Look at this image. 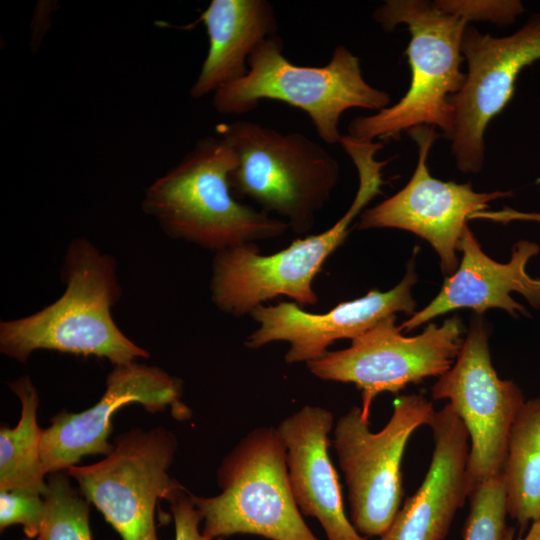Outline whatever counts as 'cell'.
Wrapping results in <instances>:
<instances>
[{
    "label": "cell",
    "instance_id": "83f0119b",
    "mask_svg": "<svg viewBox=\"0 0 540 540\" xmlns=\"http://www.w3.org/2000/svg\"><path fill=\"white\" fill-rule=\"evenodd\" d=\"M504 540H540V519L531 523V526L524 537L514 538L513 529H508Z\"/></svg>",
    "mask_w": 540,
    "mask_h": 540
},
{
    "label": "cell",
    "instance_id": "8fae6325",
    "mask_svg": "<svg viewBox=\"0 0 540 540\" xmlns=\"http://www.w3.org/2000/svg\"><path fill=\"white\" fill-rule=\"evenodd\" d=\"M488 336L487 325L476 318L453 365L431 388L432 399L448 400L468 432L470 492L502 472L511 428L525 402L513 381L499 378Z\"/></svg>",
    "mask_w": 540,
    "mask_h": 540
},
{
    "label": "cell",
    "instance_id": "5b68a950",
    "mask_svg": "<svg viewBox=\"0 0 540 540\" xmlns=\"http://www.w3.org/2000/svg\"><path fill=\"white\" fill-rule=\"evenodd\" d=\"M279 35L262 41L248 59V72L213 95L221 114L241 115L255 109L260 100L286 103L304 111L321 140L340 143L339 122L353 108L380 111L390 104V95L371 86L363 77L360 59L338 45L324 66H300L283 55Z\"/></svg>",
    "mask_w": 540,
    "mask_h": 540
},
{
    "label": "cell",
    "instance_id": "cb8c5ba5",
    "mask_svg": "<svg viewBox=\"0 0 540 540\" xmlns=\"http://www.w3.org/2000/svg\"><path fill=\"white\" fill-rule=\"evenodd\" d=\"M44 512L40 493L28 490L0 491V530L21 524L27 538L37 537Z\"/></svg>",
    "mask_w": 540,
    "mask_h": 540
},
{
    "label": "cell",
    "instance_id": "d4e9b609",
    "mask_svg": "<svg viewBox=\"0 0 540 540\" xmlns=\"http://www.w3.org/2000/svg\"><path fill=\"white\" fill-rule=\"evenodd\" d=\"M434 4L466 22L489 21L497 25L513 23L524 10L522 3L515 0H437Z\"/></svg>",
    "mask_w": 540,
    "mask_h": 540
},
{
    "label": "cell",
    "instance_id": "ba28073f",
    "mask_svg": "<svg viewBox=\"0 0 540 540\" xmlns=\"http://www.w3.org/2000/svg\"><path fill=\"white\" fill-rule=\"evenodd\" d=\"M435 410L423 395H401L379 432L369 428L361 407L353 406L334 427L333 446L348 489L351 523L364 536H383L403 497L401 463L409 438L430 425Z\"/></svg>",
    "mask_w": 540,
    "mask_h": 540
},
{
    "label": "cell",
    "instance_id": "30bf717a",
    "mask_svg": "<svg viewBox=\"0 0 540 540\" xmlns=\"http://www.w3.org/2000/svg\"><path fill=\"white\" fill-rule=\"evenodd\" d=\"M395 315L352 340L343 350L328 351L308 362L316 377L352 383L361 391V410L369 419L371 405L381 393H398L409 384L441 376L453 365L462 347L463 326L457 316L441 325L428 324L416 336H404Z\"/></svg>",
    "mask_w": 540,
    "mask_h": 540
},
{
    "label": "cell",
    "instance_id": "ac0fdd59",
    "mask_svg": "<svg viewBox=\"0 0 540 540\" xmlns=\"http://www.w3.org/2000/svg\"><path fill=\"white\" fill-rule=\"evenodd\" d=\"M333 414L307 405L276 428L286 450L288 477L303 515L315 517L327 540H367L348 520L337 472L330 460Z\"/></svg>",
    "mask_w": 540,
    "mask_h": 540
},
{
    "label": "cell",
    "instance_id": "3957f363",
    "mask_svg": "<svg viewBox=\"0 0 540 540\" xmlns=\"http://www.w3.org/2000/svg\"><path fill=\"white\" fill-rule=\"evenodd\" d=\"M236 165L220 137L201 139L146 188L142 208L169 237L215 252L280 237L290 229L284 220L234 197L229 177Z\"/></svg>",
    "mask_w": 540,
    "mask_h": 540
},
{
    "label": "cell",
    "instance_id": "4fadbf2b",
    "mask_svg": "<svg viewBox=\"0 0 540 540\" xmlns=\"http://www.w3.org/2000/svg\"><path fill=\"white\" fill-rule=\"evenodd\" d=\"M418 145V162L409 182L396 194L360 214L358 228H396L426 240L440 258L444 275L458 265V244L474 213L484 211L495 199L511 192H475L470 183L442 181L430 175L427 157L440 136L434 127L419 126L408 131Z\"/></svg>",
    "mask_w": 540,
    "mask_h": 540
},
{
    "label": "cell",
    "instance_id": "484cf974",
    "mask_svg": "<svg viewBox=\"0 0 540 540\" xmlns=\"http://www.w3.org/2000/svg\"><path fill=\"white\" fill-rule=\"evenodd\" d=\"M175 525V540H224L210 539L202 534L199 525L202 515L195 507L191 493L185 489L178 490L168 500Z\"/></svg>",
    "mask_w": 540,
    "mask_h": 540
},
{
    "label": "cell",
    "instance_id": "ffe728a7",
    "mask_svg": "<svg viewBox=\"0 0 540 540\" xmlns=\"http://www.w3.org/2000/svg\"><path fill=\"white\" fill-rule=\"evenodd\" d=\"M501 475L508 515L524 530L540 519V397L522 405L511 428Z\"/></svg>",
    "mask_w": 540,
    "mask_h": 540
},
{
    "label": "cell",
    "instance_id": "4316f807",
    "mask_svg": "<svg viewBox=\"0 0 540 540\" xmlns=\"http://www.w3.org/2000/svg\"><path fill=\"white\" fill-rule=\"evenodd\" d=\"M473 219H486L499 223L511 221H535L540 222V213L520 212L511 208H504L499 211H480L473 215Z\"/></svg>",
    "mask_w": 540,
    "mask_h": 540
},
{
    "label": "cell",
    "instance_id": "5bb4252c",
    "mask_svg": "<svg viewBox=\"0 0 540 540\" xmlns=\"http://www.w3.org/2000/svg\"><path fill=\"white\" fill-rule=\"evenodd\" d=\"M182 393V381L159 367L136 361L115 365L96 404L78 413H58L43 429L40 457L45 474L66 471L85 456H107L113 449L108 441L112 416L124 405L139 403L151 413L170 408L176 420H187L191 411Z\"/></svg>",
    "mask_w": 540,
    "mask_h": 540
},
{
    "label": "cell",
    "instance_id": "277c9868",
    "mask_svg": "<svg viewBox=\"0 0 540 540\" xmlns=\"http://www.w3.org/2000/svg\"><path fill=\"white\" fill-rule=\"evenodd\" d=\"M373 17L388 31L399 24L407 26L410 86L394 105L351 120L347 135L366 141L398 140L412 128L437 126L450 138L454 109L449 98L465 81L466 74L460 69L464 59L461 44L468 22L424 0H387Z\"/></svg>",
    "mask_w": 540,
    "mask_h": 540
},
{
    "label": "cell",
    "instance_id": "52a82bcc",
    "mask_svg": "<svg viewBox=\"0 0 540 540\" xmlns=\"http://www.w3.org/2000/svg\"><path fill=\"white\" fill-rule=\"evenodd\" d=\"M212 497L191 493L210 539L234 534L270 540H318L293 497L286 450L275 428L250 431L223 459Z\"/></svg>",
    "mask_w": 540,
    "mask_h": 540
},
{
    "label": "cell",
    "instance_id": "2e32d148",
    "mask_svg": "<svg viewBox=\"0 0 540 540\" xmlns=\"http://www.w3.org/2000/svg\"><path fill=\"white\" fill-rule=\"evenodd\" d=\"M462 259L456 271L445 278L439 293L423 309L399 325L411 331L437 316L468 308L477 314L489 309H502L512 316L527 314L512 293L521 294L534 308H540V278L527 272L530 259L540 251L538 244L520 240L512 248L507 263H500L484 253L467 226L458 244Z\"/></svg>",
    "mask_w": 540,
    "mask_h": 540
},
{
    "label": "cell",
    "instance_id": "f1b7e54d",
    "mask_svg": "<svg viewBox=\"0 0 540 540\" xmlns=\"http://www.w3.org/2000/svg\"><path fill=\"white\" fill-rule=\"evenodd\" d=\"M380 540V539H379Z\"/></svg>",
    "mask_w": 540,
    "mask_h": 540
},
{
    "label": "cell",
    "instance_id": "7402d4cb",
    "mask_svg": "<svg viewBox=\"0 0 540 540\" xmlns=\"http://www.w3.org/2000/svg\"><path fill=\"white\" fill-rule=\"evenodd\" d=\"M49 475L39 533L22 540H92L90 502L71 485L66 472Z\"/></svg>",
    "mask_w": 540,
    "mask_h": 540
},
{
    "label": "cell",
    "instance_id": "e0dca14e",
    "mask_svg": "<svg viewBox=\"0 0 540 540\" xmlns=\"http://www.w3.org/2000/svg\"><path fill=\"white\" fill-rule=\"evenodd\" d=\"M434 450L426 476L380 540H444L469 497L468 432L447 403L430 423Z\"/></svg>",
    "mask_w": 540,
    "mask_h": 540
},
{
    "label": "cell",
    "instance_id": "9a60e30c",
    "mask_svg": "<svg viewBox=\"0 0 540 540\" xmlns=\"http://www.w3.org/2000/svg\"><path fill=\"white\" fill-rule=\"evenodd\" d=\"M414 261L411 260L403 279L387 291L371 290L366 295L339 303L326 313L303 310L294 302L260 305L251 313L258 328L245 340L250 349H258L276 341H286L284 356L288 364L321 358L328 347L339 339H355L382 320L398 312L412 316L416 302L411 289L416 283Z\"/></svg>",
    "mask_w": 540,
    "mask_h": 540
},
{
    "label": "cell",
    "instance_id": "7a4b0ae2",
    "mask_svg": "<svg viewBox=\"0 0 540 540\" xmlns=\"http://www.w3.org/2000/svg\"><path fill=\"white\" fill-rule=\"evenodd\" d=\"M63 295L35 314L0 323V351L26 363L36 350L108 359L114 366L148 358L114 322L120 298L116 261L85 238L68 246L62 267Z\"/></svg>",
    "mask_w": 540,
    "mask_h": 540
},
{
    "label": "cell",
    "instance_id": "8992f818",
    "mask_svg": "<svg viewBox=\"0 0 540 540\" xmlns=\"http://www.w3.org/2000/svg\"><path fill=\"white\" fill-rule=\"evenodd\" d=\"M216 130L237 158L229 177L234 197L278 214L297 234L310 231L339 179V164L327 149L301 132L247 120Z\"/></svg>",
    "mask_w": 540,
    "mask_h": 540
},
{
    "label": "cell",
    "instance_id": "d6986e66",
    "mask_svg": "<svg viewBox=\"0 0 540 540\" xmlns=\"http://www.w3.org/2000/svg\"><path fill=\"white\" fill-rule=\"evenodd\" d=\"M196 22L204 24L209 47L189 92L195 99L244 77L253 50L278 31L267 0H212Z\"/></svg>",
    "mask_w": 540,
    "mask_h": 540
},
{
    "label": "cell",
    "instance_id": "7c38bea8",
    "mask_svg": "<svg viewBox=\"0 0 540 540\" xmlns=\"http://www.w3.org/2000/svg\"><path fill=\"white\" fill-rule=\"evenodd\" d=\"M468 71L458 93L449 98L454 109L450 136L456 165L463 173H478L484 161V133L489 122L511 100L523 68L540 60V13L505 37L466 27L461 44Z\"/></svg>",
    "mask_w": 540,
    "mask_h": 540
},
{
    "label": "cell",
    "instance_id": "603a6c76",
    "mask_svg": "<svg viewBox=\"0 0 540 540\" xmlns=\"http://www.w3.org/2000/svg\"><path fill=\"white\" fill-rule=\"evenodd\" d=\"M470 511L464 540H504L507 500L501 473L477 485L469 494Z\"/></svg>",
    "mask_w": 540,
    "mask_h": 540
},
{
    "label": "cell",
    "instance_id": "9c48e42d",
    "mask_svg": "<svg viewBox=\"0 0 540 540\" xmlns=\"http://www.w3.org/2000/svg\"><path fill=\"white\" fill-rule=\"evenodd\" d=\"M176 450L168 429H133L120 434L102 460L71 466L66 473L122 540H158V501L184 488L168 473Z\"/></svg>",
    "mask_w": 540,
    "mask_h": 540
},
{
    "label": "cell",
    "instance_id": "6da1fadb",
    "mask_svg": "<svg viewBox=\"0 0 540 540\" xmlns=\"http://www.w3.org/2000/svg\"><path fill=\"white\" fill-rule=\"evenodd\" d=\"M340 145L356 167L359 186L344 215L325 231L296 239L288 247L269 255L255 243L216 252L212 262L210 293L216 307L241 317L264 302L286 296L300 307L318 303L313 280L329 256L345 241L350 225L365 206L381 194L382 169L388 163L376 159L380 141L343 135Z\"/></svg>",
    "mask_w": 540,
    "mask_h": 540
},
{
    "label": "cell",
    "instance_id": "44dd1931",
    "mask_svg": "<svg viewBox=\"0 0 540 540\" xmlns=\"http://www.w3.org/2000/svg\"><path fill=\"white\" fill-rule=\"evenodd\" d=\"M21 403L17 425L0 429V491L28 490L43 495L47 489L40 457L43 434L37 422L39 396L29 376L9 383Z\"/></svg>",
    "mask_w": 540,
    "mask_h": 540
}]
</instances>
